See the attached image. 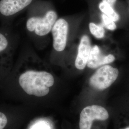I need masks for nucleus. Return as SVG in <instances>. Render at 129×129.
<instances>
[{
	"label": "nucleus",
	"mask_w": 129,
	"mask_h": 129,
	"mask_svg": "<svg viewBox=\"0 0 129 129\" xmlns=\"http://www.w3.org/2000/svg\"><path fill=\"white\" fill-rule=\"evenodd\" d=\"M8 123L7 116L3 112H0V129H4Z\"/></svg>",
	"instance_id": "nucleus-13"
},
{
	"label": "nucleus",
	"mask_w": 129,
	"mask_h": 129,
	"mask_svg": "<svg viewBox=\"0 0 129 129\" xmlns=\"http://www.w3.org/2000/svg\"><path fill=\"white\" fill-rule=\"evenodd\" d=\"M113 5L102 1L99 5V8L103 14H106L114 22H117L120 19V16L113 9Z\"/></svg>",
	"instance_id": "nucleus-10"
},
{
	"label": "nucleus",
	"mask_w": 129,
	"mask_h": 129,
	"mask_svg": "<svg viewBox=\"0 0 129 129\" xmlns=\"http://www.w3.org/2000/svg\"><path fill=\"white\" fill-rule=\"evenodd\" d=\"M102 1H104L107 3H108V4L112 5H115V4L117 1V0H102Z\"/></svg>",
	"instance_id": "nucleus-14"
},
{
	"label": "nucleus",
	"mask_w": 129,
	"mask_h": 129,
	"mask_svg": "<svg viewBox=\"0 0 129 129\" xmlns=\"http://www.w3.org/2000/svg\"><path fill=\"white\" fill-rule=\"evenodd\" d=\"M69 30V24L64 19L56 20L52 29L53 46L55 51L62 52L66 47Z\"/></svg>",
	"instance_id": "nucleus-5"
},
{
	"label": "nucleus",
	"mask_w": 129,
	"mask_h": 129,
	"mask_svg": "<svg viewBox=\"0 0 129 129\" xmlns=\"http://www.w3.org/2000/svg\"><path fill=\"white\" fill-rule=\"evenodd\" d=\"M119 70L109 65H104L95 72L89 78L90 86L97 90H103L109 88L119 76Z\"/></svg>",
	"instance_id": "nucleus-3"
},
{
	"label": "nucleus",
	"mask_w": 129,
	"mask_h": 129,
	"mask_svg": "<svg viewBox=\"0 0 129 129\" xmlns=\"http://www.w3.org/2000/svg\"><path fill=\"white\" fill-rule=\"evenodd\" d=\"M90 31L93 36L97 38H102L104 37L105 30L102 25H98L93 23L89 24Z\"/></svg>",
	"instance_id": "nucleus-11"
},
{
	"label": "nucleus",
	"mask_w": 129,
	"mask_h": 129,
	"mask_svg": "<svg viewBox=\"0 0 129 129\" xmlns=\"http://www.w3.org/2000/svg\"><path fill=\"white\" fill-rule=\"evenodd\" d=\"M115 57L113 55H104L100 48L95 45L91 47L87 66L89 68L95 69L98 68L113 62Z\"/></svg>",
	"instance_id": "nucleus-7"
},
{
	"label": "nucleus",
	"mask_w": 129,
	"mask_h": 129,
	"mask_svg": "<svg viewBox=\"0 0 129 129\" xmlns=\"http://www.w3.org/2000/svg\"><path fill=\"white\" fill-rule=\"evenodd\" d=\"M13 46L7 35L0 32V64L4 60H12Z\"/></svg>",
	"instance_id": "nucleus-9"
},
{
	"label": "nucleus",
	"mask_w": 129,
	"mask_h": 129,
	"mask_svg": "<svg viewBox=\"0 0 129 129\" xmlns=\"http://www.w3.org/2000/svg\"><path fill=\"white\" fill-rule=\"evenodd\" d=\"M109 117V113L104 107L97 105L87 106L80 113L79 129H91L94 120H106Z\"/></svg>",
	"instance_id": "nucleus-4"
},
{
	"label": "nucleus",
	"mask_w": 129,
	"mask_h": 129,
	"mask_svg": "<svg viewBox=\"0 0 129 129\" xmlns=\"http://www.w3.org/2000/svg\"><path fill=\"white\" fill-rule=\"evenodd\" d=\"M102 18L103 26L110 30L113 31L115 30L116 25L115 22H114L111 19L104 14H102Z\"/></svg>",
	"instance_id": "nucleus-12"
},
{
	"label": "nucleus",
	"mask_w": 129,
	"mask_h": 129,
	"mask_svg": "<svg viewBox=\"0 0 129 129\" xmlns=\"http://www.w3.org/2000/svg\"><path fill=\"white\" fill-rule=\"evenodd\" d=\"M33 0H1L0 14L5 17H11L23 11Z\"/></svg>",
	"instance_id": "nucleus-6"
},
{
	"label": "nucleus",
	"mask_w": 129,
	"mask_h": 129,
	"mask_svg": "<svg viewBox=\"0 0 129 129\" xmlns=\"http://www.w3.org/2000/svg\"><path fill=\"white\" fill-rule=\"evenodd\" d=\"M91 48L89 38L86 35L83 36L78 46V53L75 60V67L77 69L82 70L85 68Z\"/></svg>",
	"instance_id": "nucleus-8"
},
{
	"label": "nucleus",
	"mask_w": 129,
	"mask_h": 129,
	"mask_svg": "<svg viewBox=\"0 0 129 129\" xmlns=\"http://www.w3.org/2000/svg\"><path fill=\"white\" fill-rule=\"evenodd\" d=\"M129 129V127H127V128H125V129Z\"/></svg>",
	"instance_id": "nucleus-15"
},
{
	"label": "nucleus",
	"mask_w": 129,
	"mask_h": 129,
	"mask_svg": "<svg viewBox=\"0 0 129 129\" xmlns=\"http://www.w3.org/2000/svg\"><path fill=\"white\" fill-rule=\"evenodd\" d=\"M55 82L53 76L46 71H38L24 68L18 75V83L26 94L37 97H44L50 91Z\"/></svg>",
	"instance_id": "nucleus-1"
},
{
	"label": "nucleus",
	"mask_w": 129,
	"mask_h": 129,
	"mask_svg": "<svg viewBox=\"0 0 129 129\" xmlns=\"http://www.w3.org/2000/svg\"><path fill=\"white\" fill-rule=\"evenodd\" d=\"M57 19L55 11L50 10L43 16H31L27 19L25 27L29 32L39 37L45 36L50 32Z\"/></svg>",
	"instance_id": "nucleus-2"
}]
</instances>
